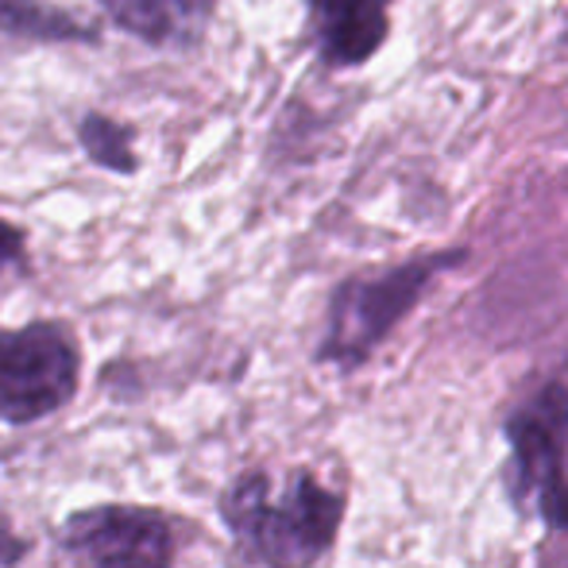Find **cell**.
Wrapping results in <instances>:
<instances>
[{
	"label": "cell",
	"instance_id": "1",
	"mask_svg": "<svg viewBox=\"0 0 568 568\" xmlns=\"http://www.w3.org/2000/svg\"><path fill=\"white\" fill-rule=\"evenodd\" d=\"M236 549L263 568H317L344 523V495L306 468L240 471L217 499Z\"/></svg>",
	"mask_w": 568,
	"mask_h": 568
},
{
	"label": "cell",
	"instance_id": "2",
	"mask_svg": "<svg viewBox=\"0 0 568 568\" xmlns=\"http://www.w3.org/2000/svg\"><path fill=\"white\" fill-rule=\"evenodd\" d=\"M460 260L464 252L456 247V252H429L418 255V260L395 263V267L375 271V275L344 278L329 298L325 333L317 341V359L341 367V372L359 367L395 333V325L418 306L429 283Z\"/></svg>",
	"mask_w": 568,
	"mask_h": 568
},
{
	"label": "cell",
	"instance_id": "3",
	"mask_svg": "<svg viewBox=\"0 0 568 568\" xmlns=\"http://www.w3.org/2000/svg\"><path fill=\"white\" fill-rule=\"evenodd\" d=\"M82 387V344L54 317L0 325V426H36L74 403Z\"/></svg>",
	"mask_w": 568,
	"mask_h": 568
},
{
	"label": "cell",
	"instance_id": "4",
	"mask_svg": "<svg viewBox=\"0 0 568 568\" xmlns=\"http://www.w3.org/2000/svg\"><path fill=\"white\" fill-rule=\"evenodd\" d=\"M59 549L74 568H171L179 523L140 503H93L62 518Z\"/></svg>",
	"mask_w": 568,
	"mask_h": 568
},
{
	"label": "cell",
	"instance_id": "5",
	"mask_svg": "<svg viewBox=\"0 0 568 568\" xmlns=\"http://www.w3.org/2000/svg\"><path fill=\"white\" fill-rule=\"evenodd\" d=\"M395 0H306V36L325 70H359L383 51Z\"/></svg>",
	"mask_w": 568,
	"mask_h": 568
},
{
	"label": "cell",
	"instance_id": "6",
	"mask_svg": "<svg viewBox=\"0 0 568 568\" xmlns=\"http://www.w3.org/2000/svg\"><path fill=\"white\" fill-rule=\"evenodd\" d=\"M510 437V484L518 495H530L568 460V379L541 387L515 418L507 422Z\"/></svg>",
	"mask_w": 568,
	"mask_h": 568
},
{
	"label": "cell",
	"instance_id": "7",
	"mask_svg": "<svg viewBox=\"0 0 568 568\" xmlns=\"http://www.w3.org/2000/svg\"><path fill=\"white\" fill-rule=\"evenodd\" d=\"M116 31L155 51H197L217 16V0H98Z\"/></svg>",
	"mask_w": 568,
	"mask_h": 568
},
{
	"label": "cell",
	"instance_id": "8",
	"mask_svg": "<svg viewBox=\"0 0 568 568\" xmlns=\"http://www.w3.org/2000/svg\"><path fill=\"white\" fill-rule=\"evenodd\" d=\"M0 36L43 47H98L101 28L90 16L70 12L54 0H0Z\"/></svg>",
	"mask_w": 568,
	"mask_h": 568
},
{
	"label": "cell",
	"instance_id": "9",
	"mask_svg": "<svg viewBox=\"0 0 568 568\" xmlns=\"http://www.w3.org/2000/svg\"><path fill=\"white\" fill-rule=\"evenodd\" d=\"M78 148L93 166L109 174H135L140 171V155H135V132L132 124L109 116V113H90L78 116Z\"/></svg>",
	"mask_w": 568,
	"mask_h": 568
},
{
	"label": "cell",
	"instance_id": "10",
	"mask_svg": "<svg viewBox=\"0 0 568 568\" xmlns=\"http://www.w3.org/2000/svg\"><path fill=\"white\" fill-rule=\"evenodd\" d=\"M534 507L541 510V518H546L554 530L568 534V460L557 464L554 476L534 491Z\"/></svg>",
	"mask_w": 568,
	"mask_h": 568
},
{
	"label": "cell",
	"instance_id": "11",
	"mask_svg": "<svg viewBox=\"0 0 568 568\" xmlns=\"http://www.w3.org/2000/svg\"><path fill=\"white\" fill-rule=\"evenodd\" d=\"M28 271V232L0 217V278Z\"/></svg>",
	"mask_w": 568,
	"mask_h": 568
},
{
	"label": "cell",
	"instance_id": "12",
	"mask_svg": "<svg viewBox=\"0 0 568 568\" xmlns=\"http://www.w3.org/2000/svg\"><path fill=\"white\" fill-rule=\"evenodd\" d=\"M28 554H31V541L16 530L12 515H8V510H0V568H16Z\"/></svg>",
	"mask_w": 568,
	"mask_h": 568
}]
</instances>
